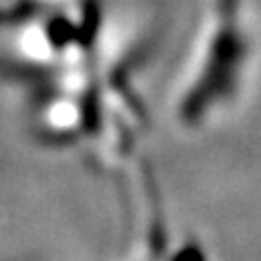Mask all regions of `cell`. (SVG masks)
<instances>
[{
    "label": "cell",
    "mask_w": 261,
    "mask_h": 261,
    "mask_svg": "<svg viewBox=\"0 0 261 261\" xmlns=\"http://www.w3.org/2000/svg\"><path fill=\"white\" fill-rule=\"evenodd\" d=\"M244 9V0H211L198 57L176 105L187 128L207 126L242 92L252 50Z\"/></svg>",
    "instance_id": "cell-1"
},
{
    "label": "cell",
    "mask_w": 261,
    "mask_h": 261,
    "mask_svg": "<svg viewBox=\"0 0 261 261\" xmlns=\"http://www.w3.org/2000/svg\"><path fill=\"white\" fill-rule=\"evenodd\" d=\"M44 37L48 46L53 50L61 53L70 46H81V37H79V24L72 22L68 15L63 13H55L46 20L44 24Z\"/></svg>",
    "instance_id": "cell-2"
}]
</instances>
